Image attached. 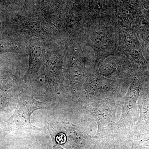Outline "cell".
<instances>
[{"instance_id": "obj_1", "label": "cell", "mask_w": 149, "mask_h": 149, "mask_svg": "<svg viewBox=\"0 0 149 149\" xmlns=\"http://www.w3.org/2000/svg\"><path fill=\"white\" fill-rule=\"evenodd\" d=\"M47 104L35 100L32 96L24 95L19 100L16 110L11 117L6 122L8 130H41L32 125L30 117L33 112L40 109H47Z\"/></svg>"}, {"instance_id": "obj_2", "label": "cell", "mask_w": 149, "mask_h": 149, "mask_svg": "<svg viewBox=\"0 0 149 149\" xmlns=\"http://www.w3.org/2000/svg\"><path fill=\"white\" fill-rule=\"evenodd\" d=\"M42 50L39 46H33L30 49L29 68L24 76L25 80L35 78L42 65Z\"/></svg>"}, {"instance_id": "obj_3", "label": "cell", "mask_w": 149, "mask_h": 149, "mask_svg": "<svg viewBox=\"0 0 149 149\" xmlns=\"http://www.w3.org/2000/svg\"><path fill=\"white\" fill-rule=\"evenodd\" d=\"M60 71V63L58 59L56 56L51 58L47 62L45 75L49 78L56 79Z\"/></svg>"}, {"instance_id": "obj_4", "label": "cell", "mask_w": 149, "mask_h": 149, "mask_svg": "<svg viewBox=\"0 0 149 149\" xmlns=\"http://www.w3.org/2000/svg\"><path fill=\"white\" fill-rule=\"evenodd\" d=\"M142 98L141 106V123L145 126L149 125V92Z\"/></svg>"}, {"instance_id": "obj_5", "label": "cell", "mask_w": 149, "mask_h": 149, "mask_svg": "<svg viewBox=\"0 0 149 149\" xmlns=\"http://www.w3.org/2000/svg\"><path fill=\"white\" fill-rule=\"evenodd\" d=\"M14 49L15 46L13 44L6 41L0 40V53L11 52Z\"/></svg>"}, {"instance_id": "obj_6", "label": "cell", "mask_w": 149, "mask_h": 149, "mask_svg": "<svg viewBox=\"0 0 149 149\" xmlns=\"http://www.w3.org/2000/svg\"><path fill=\"white\" fill-rule=\"evenodd\" d=\"M149 133H146V134H144L142 137H141V139L138 140L137 143H138L140 144L141 143H143V142H145L149 141Z\"/></svg>"}, {"instance_id": "obj_7", "label": "cell", "mask_w": 149, "mask_h": 149, "mask_svg": "<svg viewBox=\"0 0 149 149\" xmlns=\"http://www.w3.org/2000/svg\"><path fill=\"white\" fill-rule=\"evenodd\" d=\"M52 142L53 143V149H64L62 148L60 145H59L55 141L52 140Z\"/></svg>"}, {"instance_id": "obj_8", "label": "cell", "mask_w": 149, "mask_h": 149, "mask_svg": "<svg viewBox=\"0 0 149 149\" xmlns=\"http://www.w3.org/2000/svg\"><path fill=\"white\" fill-rule=\"evenodd\" d=\"M130 149H144L142 147L140 146V144L137 143H133L132 148Z\"/></svg>"}, {"instance_id": "obj_9", "label": "cell", "mask_w": 149, "mask_h": 149, "mask_svg": "<svg viewBox=\"0 0 149 149\" xmlns=\"http://www.w3.org/2000/svg\"><path fill=\"white\" fill-rule=\"evenodd\" d=\"M1 22H0V26H1Z\"/></svg>"}]
</instances>
